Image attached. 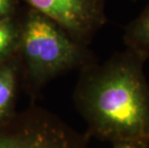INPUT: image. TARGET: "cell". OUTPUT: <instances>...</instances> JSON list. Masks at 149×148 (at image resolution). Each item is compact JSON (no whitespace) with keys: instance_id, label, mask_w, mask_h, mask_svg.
<instances>
[{"instance_id":"cell-8","label":"cell","mask_w":149,"mask_h":148,"mask_svg":"<svg viewBox=\"0 0 149 148\" xmlns=\"http://www.w3.org/2000/svg\"><path fill=\"white\" fill-rule=\"evenodd\" d=\"M20 10L19 0H0V19L17 17Z\"/></svg>"},{"instance_id":"cell-10","label":"cell","mask_w":149,"mask_h":148,"mask_svg":"<svg viewBox=\"0 0 149 148\" xmlns=\"http://www.w3.org/2000/svg\"><path fill=\"white\" fill-rule=\"evenodd\" d=\"M132 1H137V0H132Z\"/></svg>"},{"instance_id":"cell-2","label":"cell","mask_w":149,"mask_h":148,"mask_svg":"<svg viewBox=\"0 0 149 148\" xmlns=\"http://www.w3.org/2000/svg\"><path fill=\"white\" fill-rule=\"evenodd\" d=\"M17 59L20 86L37 93L59 75L80 70L96 61L88 46L81 44L47 15L31 7L21 9Z\"/></svg>"},{"instance_id":"cell-7","label":"cell","mask_w":149,"mask_h":148,"mask_svg":"<svg viewBox=\"0 0 149 148\" xmlns=\"http://www.w3.org/2000/svg\"><path fill=\"white\" fill-rule=\"evenodd\" d=\"M19 42L18 18L0 19V63L15 57Z\"/></svg>"},{"instance_id":"cell-1","label":"cell","mask_w":149,"mask_h":148,"mask_svg":"<svg viewBox=\"0 0 149 148\" xmlns=\"http://www.w3.org/2000/svg\"><path fill=\"white\" fill-rule=\"evenodd\" d=\"M146 61L125 47L106 61L96 60L79 70L73 100L90 138L149 148Z\"/></svg>"},{"instance_id":"cell-5","label":"cell","mask_w":149,"mask_h":148,"mask_svg":"<svg viewBox=\"0 0 149 148\" xmlns=\"http://www.w3.org/2000/svg\"><path fill=\"white\" fill-rule=\"evenodd\" d=\"M20 87L19 65L17 56L0 63V124L17 113L15 105Z\"/></svg>"},{"instance_id":"cell-3","label":"cell","mask_w":149,"mask_h":148,"mask_svg":"<svg viewBox=\"0 0 149 148\" xmlns=\"http://www.w3.org/2000/svg\"><path fill=\"white\" fill-rule=\"evenodd\" d=\"M90 136L52 113L31 106L0 124V148H87Z\"/></svg>"},{"instance_id":"cell-4","label":"cell","mask_w":149,"mask_h":148,"mask_svg":"<svg viewBox=\"0 0 149 148\" xmlns=\"http://www.w3.org/2000/svg\"><path fill=\"white\" fill-rule=\"evenodd\" d=\"M58 23L72 39L90 46L107 23V0H22Z\"/></svg>"},{"instance_id":"cell-9","label":"cell","mask_w":149,"mask_h":148,"mask_svg":"<svg viewBox=\"0 0 149 148\" xmlns=\"http://www.w3.org/2000/svg\"><path fill=\"white\" fill-rule=\"evenodd\" d=\"M113 148H145L141 145L136 143H130V142H120V143H115Z\"/></svg>"},{"instance_id":"cell-6","label":"cell","mask_w":149,"mask_h":148,"mask_svg":"<svg viewBox=\"0 0 149 148\" xmlns=\"http://www.w3.org/2000/svg\"><path fill=\"white\" fill-rule=\"evenodd\" d=\"M123 43L126 48L149 59V3L124 27Z\"/></svg>"}]
</instances>
